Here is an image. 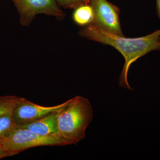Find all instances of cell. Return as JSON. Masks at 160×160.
<instances>
[{"label":"cell","instance_id":"cell-1","mask_svg":"<svg viewBox=\"0 0 160 160\" xmlns=\"http://www.w3.org/2000/svg\"><path fill=\"white\" fill-rule=\"evenodd\" d=\"M79 34L91 41L112 46L122 53L125 63L120 75L119 85L130 90L132 89L128 81L130 66L150 52L160 51V29L146 36L131 38L109 33L91 24L81 28Z\"/></svg>","mask_w":160,"mask_h":160},{"label":"cell","instance_id":"cell-13","mask_svg":"<svg viewBox=\"0 0 160 160\" xmlns=\"http://www.w3.org/2000/svg\"><path fill=\"white\" fill-rule=\"evenodd\" d=\"M156 2V9L158 16L160 19V0H155Z\"/></svg>","mask_w":160,"mask_h":160},{"label":"cell","instance_id":"cell-9","mask_svg":"<svg viewBox=\"0 0 160 160\" xmlns=\"http://www.w3.org/2000/svg\"><path fill=\"white\" fill-rule=\"evenodd\" d=\"M12 112L0 117V139L9 136L18 127Z\"/></svg>","mask_w":160,"mask_h":160},{"label":"cell","instance_id":"cell-12","mask_svg":"<svg viewBox=\"0 0 160 160\" xmlns=\"http://www.w3.org/2000/svg\"><path fill=\"white\" fill-rule=\"evenodd\" d=\"M12 156L11 153L6 151L3 148L2 144L0 143V159Z\"/></svg>","mask_w":160,"mask_h":160},{"label":"cell","instance_id":"cell-4","mask_svg":"<svg viewBox=\"0 0 160 160\" xmlns=\"http://www.w3.org/2000/svg\"><path fill=\"white\" fill-rule=\"evenodd\" d=\"M13 1L19 13L20 23L22 26H29L38 14L52 16L60 20L65 16L56 0Z\"/></svg>","mask_w":160,"mask_h":160},{"label":"cell","instance_id":"cell-14","mask_svg":"<svg viewBox=\"0 0 160 160\" xmlns=\"http://www.w3.org/2000/svg\"><path fill=\"white\" fill-rule=\"evenodd\" d=\"M92 1V0H85V2H86L87 4H89V3H90Z\"/></svg>","mask_w":160,"mask_h":160},{"label":"cell","instance_id":"cell-10","mask_svg":"<svg viewBox=\"0 0 160 160\" xmlns=\"http://www.w3.org/2000/svg\"><path fill=\"white\" fill-rule=\"evenodd\" d=\"M23 98L14 95L0 96V117L13 111Z\"/></svg>","mask_w":160,"mask_h":160},{"label":"cell","instance_id":"cell-11","mask_svg":"<svg viewBox=\"0 0 160 160\" xmlns=\"http://www.w3.org/2000/svg\"><path fill=\"white\" fill-rule=\"evenodd\" d=\"M58 5L65 9H75L87 3L85 0H56Z\"/></svg>","mask_w":160,"mask_h":160},{"label":"cell","instance_id":"cell-7","mask_svg":"<svg viewBox=\"0 0 160 160\" xmlns=\"http://www.w3.org/2000/svg\"><path fill=\"white\" fill-rule=\"evenodd\" d=\"M58 112H54L27 124L19 126L42 135H58L57 119Z\"/></svg>","mask_w":160,"mask_h":160},{"label":"cell","instance_id":"cell-8","mask_svg":"<svg viewBox=\"0 0 160 160\" xmlns=\"http://www.w3.org/2000/svg\"><path fill=\"white\" fill-rule=\"evenodd\" d=\"M72 17L77 25L82 27H85L93 24L94 12L90 4H84L74 9Z\"/></svg>","mask_w":160,"mask_h":160},{"label":"cell","instance_id":"cell-3","mask_svg":"<svg viewBox=\"0 0 160 160\" xmlns=\"http://www.w3.org/2000/svg\"><path fill=\"white\" fill-rule=\"evenodd\" d=\"M0 143L5 150L12 156L39 146L72 145L69 141L58 135H42L19 126L9 136L0 139Z\"/></svg>","mask_w":160,"mask_h":160},{"label":"cell","instance_id":"cell-5","mask_svg":"<svg viewBox=\"0 0 160 160\" xmlns=\"http://www.w3.org/2000/svg\"><path fill=\"white\" fill-rule=\"evenodd\" d=\"M89 4L94 12L92 24L103 31L123 36L119 20L120 9L107 0H92Z\"/></svg>","mask_w":160,"mask_h":160},{"label":"cell","instance_id":"cell-6","mask_svg":"<svg viewBox=\"0 0 160 160\" xmlns=\"http://www.w3.org/2000/svg\"><path fill=\"white\" fill-rule=\"evenodd\" d=\"M68 101L57 106H43L23 98L13 110L12 114L16 122L20 126L39 119L51 112L59 111L67 105Z\"/></svg>","mask_w":160,"mask_h":160},{"label":"cell","instance_id":"cell-2","mask_svg":"<svg viewBox=\"0 0 160 160\" xmlns=\"http://www.w3.org/2000/svg\"><path fill=\"white\" fill-rule=\"evenodd\" d=\"M68 100L58 112L57 134L77 145L86 137V129L93 119V109L89 100L81 96Z\"/></svg>","mask_w":160,"mask_h":160}]
</instances>
